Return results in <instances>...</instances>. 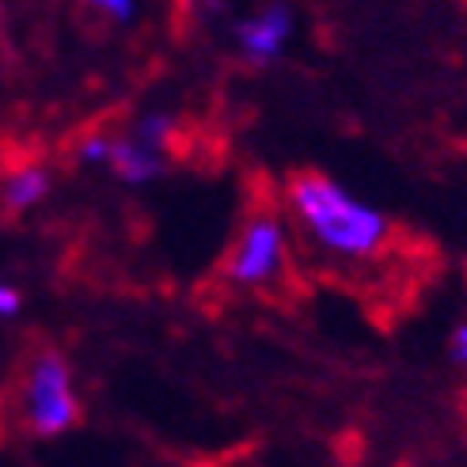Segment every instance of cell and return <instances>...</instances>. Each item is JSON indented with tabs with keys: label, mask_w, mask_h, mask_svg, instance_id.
<instances>
[{
	"label": "cell",
	"mask_w": 467,
	"mask_h": 467,
	"mask_svg": "<svg viewBox=\"0 0 467 467\" xmlns=\"http://www.w3.org/2000/svg\"><path fill=\"white\" fill-rule=\"evenodd\" d=\"M285 205L305 244L327 263L365 270L388 259L395 224L377 205H365L323 171H296L285 179Z\"/></svg>",
	"instance_id": "1"
},
{
	"label": "cell",
	"mask_w": 467,
	"mask_h": 467,
	"mask_svg": "<svg viewBox=\"0 0 467 467\" xmlns=\"http://www.w3.org/2000/svg\"><path fill=\"white\" fill-rule=\"evenodd\" d=\"M289 228L270 205L251 209L232 240L221 277L232 289L247 293H282L289 285Z\"/></svg>",
	"instance_id": "2"
},
{
	"label": "cell",
	"mask_w": 467,
	"mask_h": 467,
	"mask_svg": "<svg viewBox=\"0 0 467 467\" xmlns=\"http://www.w3.org/2000/svg\"><path fill=\"white\" fill-rule=\"evenodd\" d=\"M19 418L31 437H57L80 422V395L61 349L42 346L23 365Z\"/></svg>",
	"instance_id": "3"
},
{
	"label": "cell",
	"mask_w": 467,
	"mask_h": 467,
	"mask_svg": "<svg viewBox=\"0 0 467 467\" xmlns=\"http://www.w3.org/2000/svg\"><path fill=\"white\" fill-rule=\"evenodd\" d=\"M232 35H236V46L244 50L247 61L270 65L277 54L285 50V42H289V35H293V12L282 8V5L263 8L259 16L240 19L236 27H232Z\"/></svg>",
	"instance_id": "4"
},
{
	"label": "cell",
	"mask_w": 467,
	"mask_h": 467,
	"mask_svg": "<svg viewBox=\"0 0 467 467\" xmlns=\"http://www.w3.org/2000/svg\"><path fill=\"white\" fill-rule=\"evenodd\" d=\"M103 163L114 171V179H122L130 186H145L163 171V152H152L141 141H133L130 133H122V137H107Z\"/></svg>",
	"instance_id": "5"
},
{
	"label": "cell",
	"mask_w": 467,
	"mask_h": 467,
	"mask_svg": "<svg viewBox=\"0 0 467 467\" xmlns=\"http://www.w3.org/2000/svg\"><path fill=\"white\" fill-rule=\"evenodd\" d=\"M46 194H50V171H46L42 163H27V168H16L5 179V186H0V205H5L8 213H27Z\"/></svg>",
	"instance_id": "6"
},
{
	"label": "cell",
	"mask_w": 467,
	"mask_h": 467,
	"mask_svg": "<svg viewBox=\"0 0 467 467\" xmlns=\"http://www.w3.org/2000/svg\"><path fill=\"white\" fill-rule=\"evenodd\" d=\"M130 137L133 141H141L145 149H152V152H163L179 137V119L168 114V110H145L141 119L133 122Z\"/></svg>",
	"instance_id": "7"
},
{
	"label": "cell",
	"mask_w": 467,
	"mask_h": 467,
	"mask_svg": "<svg viewBox=\"0 0 467 467\" xmlns=\"http://www.w3.org/2000/svg\"><path fill=\"white\" fill-rule=\"evenodd\" d=\"M19 308H23V296H19V289L0 282V319H12Z\"/></svg>",
	"instance_id": "8"
},
{
	"label": "cell",
	"mask_w": 467,
	"mask_h": 467,
	"mask_svg": "<svg viewBox=\"0 0 467 467\" xmlns=\"http://www.w3.org/2000/svg\"><path fill=\"white\" fill-rule=\"evenodd\" d=\"M449 358L456 361V365H467V319L452 331V338H449Z\"/></svg>",
	"instance_id": "9"
},
{
	"label": "cell",
	"mask_w": 467,
	"mask_h": 467,
	"mask_svg": "<svg viewBox=\"0 0 467 467\" xmlns=\"http://www.w3.org/2000/svg\"><path fill=\"white\" fill-rule=\"evenodd\" d=\"M103 16H110L114 23H130L133 19V5H122V0H107V5H99Z\"/></svg>",
	"instance_id": "10"
}]
</instances>
